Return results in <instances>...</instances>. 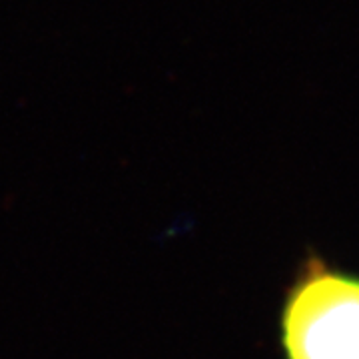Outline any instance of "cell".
Listing matches in <instances>:
<instances>
[{
  "label": "cell",
  "instance_id": "6da1fadb",
  "mask_svg": "<svg viewBox=\"0 0 359 359\" xmlns=\"http://www.w3.org/2000/svg\"><path fill=\"white\" fill-rule=\"evenodd\" d=\"M283 359H359V273L308 252L280 311Z\"/></svg>",
  "mask_w": 359,
  "mask_h": 359
}]
</instances>
